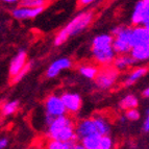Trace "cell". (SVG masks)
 Masks as SVG:
<instances>
[{"label":"cell","mask_w":149,"mask_h":149,"mask_svg":"<svg viewBox=\"0 0 149 149\" xmlns=\"http://www.w3.org/2000/svg\"><path fill=\"white\" fill-rule=\"evenodd\" d=\"M93 20L92 12H81L75 16L63 29L58 31L54 38V46H61L69 39L71 36H76L86 29Z\"/></svg>","instance_id":"1"},{"label":"cell","mask_w":149,"mask_h":149,"mask_svg":"<svg viewBox=\"0 0 149 149\" xmlns=\"http://www.w3.org/2000/svg\"><path fill=\"white\" fill-rule=\"evenodd\" d=\"M75 125L72 118L69 115L58 116L52 121L47 128V137L49 139L60 141H71L77 140L75 134Z\"/></svg>","instance_id":"2"},{"label":"cell","mask_w":149,"mask_h":149,"mask_svg":"<svg viewBox=\"0 0 149 149\" xmlns=\"http://www.w3.org/2000/svg\"><path fill=\"white\" fill-rule=\"evenodd\" d=\"M119 70L116 69L114 66H103L99 70V72L95 78L96 87L100 90H109L115 86L119 77Z\"/></svg>","instance_id":"3"},{"label":"cell","mask_w":149,"mask_h":149,"mask_svg":"<svg viewBox=\"0 0 149 149\" xmlns=\"http://www.w3.org/2000/svg\"><path fill=\"white\" fill-rule=\"evenodd\" d=\"M44 111L48 115L56 118L58 116L68 114L67 109L65 107V103L62 99V96L57 95H49L44 101Z\"/></svg>","instance_id":"4"},{"label":"cell","mask_w":149,"mask_h":149,"mask_svg":"<svg viewBox=\"0 0 149 149\" xmlns=\"http://www.w3.org/2000/svg\"><path fill=\"white\" fill-rule=\"evenodd\" d=\"M91 51L95 62L101 66L113 65V62L117 56V53L115 51L113 45L103 46V47H92Z\"/></svg>","instance_id":"5"},{"label":"cell","mask_w":149,"mask_h":149,"mask_svg":"<svg viewBox=\"0 0 149 149\" xmlns=\"http://www.w3.org/2000/svg\"><path fill=\"white\" fill-rule=\"evenodd\" d=\"M132 25H149V0H140L132 14Z\"/></svg>","instance_id":"6"},{"label":"cell","mask_w":149,"mask_h":149,"mask_svg":"<svg viewBox=\"0 0 149 149\" xmlns=\"http://www.w3.org/2000/svg\"><path fill=\"white\" fill-rule=\"evenodd\" d=\"M61 96L65 103V107L67 109L68 114L74 115L79 112L82 105V100L79 94L74 92H65Z\"/></svg>","instance_id":"7"},{"label":"cell","mask_w":149,"mask_h":149,"mask_svg":"<svg viewBox=\"0 0 149 149\" xmlns=\"http://www.w3.org/2000/svg\"><path fill=\"white\" fill-rule=\"evenodd\" d=\"M44 10V6L41 8H27L19 5L18 8H15L12 10V16L16 20H27V19H33L42 14Z\"/></svg>","instance_id":"8"},{"label":"cell","mask_w":149,"mask_h":149,"mask_svg":"<svg viewBox=\"0 0 149 149\" xmlns=\"http://www.w3.org/2000/svg\"><path fill=\"white\" fill-rule=\"evenodd\" d=\"M75 134H76V139L78 141H81L84 138L88 137V136L97 134L93 118L92 119H84L78 122L75 125Z\"/></svg>","instance_id":"9"},{"label":"cell","mask_w":149,"mask_h":149,"mask_svg":"<svg viewBox=\"0 0 149 149\" xmlns=\"http://www.w3.org/2000/svg\"><path fill=\"white\" fill-rule=\"evenodd\" d=\"M71 67H72V61L70 58H68V57L58 58L48 67L47 71H46V77L47 78H55L63 70L70 69Z\"/></svg>","instance_id":"10"},{"label":"cell","mask_w":149,"mask_h":149,"mask_svg":"<svg viewBox=\"0 0 149 149\" xmlns=\"http://www.w3.org/2000/svg\"><path fill=\"white\" fill-rule=\"evenodd\" d=\"M27 55L24 50H20L15 56L13 57L10 64V69H8V73H10V77H14L20 72L21 70L26 66L27 64Z\"/></svg>","instance_id":"11"},{"label":"cell","mask_w":149,"mask_h":149,"mask_svg":"<svg viewBox=\"0 0 149 149\" xmlns=\"http://www.w3.org/2000/svg\"><path fill=\"white\" fill-rule=\"evenodd\" d=\"M149 41V29L146 25H132V47L136 45L143 44Z\"/></svg>","instance_id":"12"},{"label":"cell","mask_w":149,"mask_h":149,"mask_svg":"<svg viewBox=\"0 0 149 149\" xmlns=\"http://www.w3.org/2000/svg\"><path fill=\"white\" fill-rule=\"evenodd\" d=\"M130 54L132 55L137 62H145L149 60V41L143 44H139L134 46L130 51Z\"/></svg>","instance_id":"13"},{"label":"cell","mask_w":149,"mask_h":149,"mask_svg":"<svg viewBox=\"0 0 149 149\" xmlns=\"http://www.w3.org/2000/svg\"><path fill=\"white\" fill-rule=\"evenodd\" d=\"M136 63L137 61L134 60L130 53L129 54H117L116 58L113 62V66L119 71H123V70H126L127 68L134 66Z\"/></svg>","instance_id":"14"},{"label":"cell","mask_w":149,"mask_h":149,"mask_svg":"<svg viewBox=\"0 0 149 149\" xmlns=\"http://www.w3.org/2000/svg\"><path fill=\"white\" fill-rule=\"evenodd\" d=\"M148 70L149 69L147 67H139L137 69L132 70V72L128 74V76L125 78L124 86L125 87H130L134 84H136L138 80L141 79L142 77H144L148 73Z\"/></svg>","instance_id":"15"},{"label":"cell","mask_w":149,"mask_h":149,"mask_svg":"<svg viewBox=\"0 0 149 149\" xmlns=\"http://www.w3.org/2000/svg\"><path fill=\"white\" fill-rule=\"evenodd\" d=\"M113 47L117 54H129L132 49V45L127 41H124L120 38H114Z\"/></svg>","instance_id":"16"},{"label":"cell","mask_w":149,"mask_h":149,"mask_svg":"<svg viewBox=\"0 0 149 149\" xmlns=\"http://www.w3.org/2000/svg\"><path fill=\"white\" fill-rule=\"evenodd\" d=\"M78 140H71V141H60V140L50 139L47 143V148L49 149H74Z\"/></svg>","instance_id":"17"},{"label":"cell","mask_w":149,"mask_h":149,"mask_svg":"<svg viewBox=\"0 0 149 149\" xmlns=\"http://www.w3.org/2000/svg\"><path fill=\"white\" fill-rule=\"evenodd\" d=\"M93 120H94L95 126H96L97 134H99V136L109 134V132H111V125H109V123L104 119V118L94 117Z\"/></svg>","instance_id":"18"},{"label":"cell","mask_w":149,"mask_h":149,"mask_svg":"<svg viewBox=\"0 0 149 149\" xmlns=\"http://www.w3.org/2000/svg\"><path fill=\"white\" fill-rule=\"evenodd\" d=\"M99 70V68L94 66V65H82L78 68L79 73L87 79H95Z\"/></svg>","instance_id":"19"},{"label":"cell","mask_w":149,"mask_h":149,"mask_svg":"<svg viewBox=\"0 0 149 149\" xmlns=\"http://www.w3.org/2000/svg\"><path fill=\"white\" fill-rule=\"evenodd\" d=\"M139 104V100L134 95H126L125 97H123L119 102V107L123 111H127L130 109H136Z\"/></svg>","instance_id":"20"},{"label":"cell","mask_w":149,"mask_h":149,"mask_svg":"<svg viewBox=\"0 0 149 149\" xmlns=\"http://www.w3.org/2000/svg\"><path fill=\"white\" fill-rule=\"evenodd\" d=\"M100 139H101V136L94 134H91V136H88V137L84 138L80 142H81V144L84 145L85 149H99Z\"/></svg>","instance_id":"21"},{"label":"cell","mask_w":149,"mask_h":149,"mask_svg":"<svg viewBox=\"0 0 149 149\" xmlns=\"http://www.w3.org/2000/svg\"><path fill=\"white\" fill-rule=\"evenodd\" d=\"M19 109V101L18 100H12V101L5 102L2 107V114L3 116L8 117L14 115Z\"/></svg>","instance_id":"22"},{"label":"cell","mask_w":149,"mask_h":149,"mask_svg":"<svg viewBox=\"0 0 149 149\" xmlns=\"http://www.w3.org/2000/svg\"><path fill=\"white\" fill-rule=\"evenodd\" d=\"M46 0H20L19 5L27 6V8H41L45 6Z\"/></svg>","instance_id":"23"},{"label":"cell","mask_w":149,"mask_h":149,"mask_svg":"<svg viewBox=\"0 0 149 149\" xmlns=\"http://www.w3.org/2000/svg\"><path fill=\"white\" fill-rule=\"evenodd\" d=\"M113 147H114V142H113L112 138L109 137V134L101 136L99 149H111V148H113Z\"/></svg>","instance_id":"24"},{"label":"cell","mask_w":149,"mask_h":149,"mask_svg":"<svg viewBox=\"0 0 149 149\" xmlns=\"http://www.w3.org/2000/svg\"><path fill=\"white\" fill-rule=\"evenodd\" d=\"M141 117V114L140 112L136 109H127L125 111V118L129 121H138Z\"/></svg>","instance_id":"25"},{"label":"cell","mask_w":149,"mask_h":149,"mask_svg":"<svg viewBox=\"0 0 149 149\" xmlns=\"http://www.w3.org/2000/svg\"><path fill=\"white\" fill-rule=\"evenodd\" d=\"M30 67H31V63H27L26 64V66H25L24 68H23L22 70H21L20 72L18 73L16 76H14V77H12L13 78V80H12V82L13 84H17V82H19L21 79H22L23 77L25 76V75L27 74V72L30 70Z\"/></svg>","instance_id":"26"},{"label":"cell","mask_w":149,"mask_h":149,"mask_svg":"<svg viewBox=\"0 0 149 149\" xmlns=\"http://www.w3.org/2000/svg\"><path fill=\"white\" fill-rule=\"evenodd\" d=\"M143 129H144V132H149V109H147L146 111V119L143 124Z\"/></svg>","instance_id":"27"},{"label":"cell","mask_w":149,"mask_h":149,"mask_svg":"<svg viewBox=\"0 0 149 149\" xmlns=\"http://www.w3.org/2000/svg\"><path fill=\"white\" fill-rule=\"evenodd\" d=\"M8 146V140L6 138H1L0 140V149H4Z\"/></svg>","instance_id":"28"},{"label":"cell","mask_w":149,"mask_h":149,"mask_svg":"<svg viewBox=\"0 0 149 149\" xmlns=\"http://www.w3.org/2000/svg\"><path fill=\"white\" fill-rule=\"evenodd\" d=\"M96 0H78V2L81 6H87V5H90L94 3Z\"/></svg>","instance_id":"29"},{"label":"cell","mask_w":149,"mask_h":149,"mask_svg":"<svg viewBox=\"0 0 149 149\" xmlns=\"http://www.w3.org/2000/svg\"><path fill=\"white\" fill-rule=\"evenodd\" d=\"M3 2H5V3H8V4H13V3H17V2H19L20 0H2Z\"/></svg>","instance_id":"30"},{"label":"cell","mask_w":149,"mask_h":149,"mask_svg":"<svg viewBox=\"0 0 149 149\" xmlns=\"http://www.w3.org/2000/svg\"><path fill=\"white\" fill-rule=\"evenodd\" d=\"M143 96L146 97V98H149V87L146 88V89L143 91Z\"/></svg>","instance_id":"31"}]
</instances>
